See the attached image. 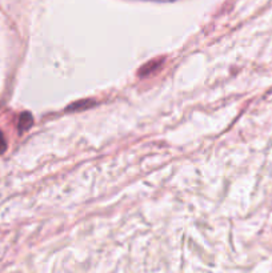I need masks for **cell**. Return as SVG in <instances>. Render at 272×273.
Instances as JSON below:
<instances>
[{
    "label": "cell",
    "mask_w": 272,
    "mask_h": 273,
    "mask_svg": "<svg viewBox=\"0 0 272 273\" xmlns=\"http://www.w3.org/2000/svg\"><path fill=\"white\" fill-rule=\"evenodd\" d=\"M32 123H33V119L31 113H28V112L22 113V116H20V119H19V131L20 132H24V131H27L28 128H31Z\"/></svg>",
    "instance_id": "1"
},
{
    "label": "cell",
    "mask_w": 272,
    "mask_h": 273,
    "mask_svg": "<svg viewBox=\"0 0 272 273\" xmlns=\"http://www.w3.org/2000/svg\"><path fill=\"white\" fill-rule=\"evenodd\" d=\"M93 104H95V101H93V100H83V101H77V103L71 104V106L67 108V111L86 110V108H90V107H92Z\"/></svg>",
    "instance_id": "2"
},
{
    "label": "cell",
    "mask_w": 272,
    "mask_h": 273,
    "mask_svg": "<svg viewBox=\"0 0 272 273\" xmlns=\"http://www.w3.org/2000/svg\"><path fill=\"white\" fill-rule=\"evenodd\" d=\"M162 64V60H153V61H151L149 64H147V66H144L140 70V76H146V75H149L151 72H153V71L156 70V68H159V66Z\"/></svg>",
    "instance_id": "3"
},
{
    "label": "cell",
    "mask_w": 272,
    "mask_h": 273,
    "mask_svg": "<svg viewBox=\"0 0 272 273\" xmlns=\"http://www.w3.org/2000/svg\"><path fill=\"white\" fill-rule=\"evenodd\" d=\"M7 150V141L4 139L3 132H0V155H3Z\"/></svg>",
    "instance_id": "4"
}]
</instances>
